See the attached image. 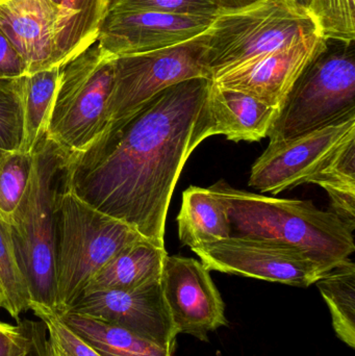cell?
I'll list each match as a JSON object with an SVG mask.
<instances>
[{
  "mask_svg": "<svg viewBox=\"0 0 355 356\" xmlns=\"http://www.w3.org/2000/svg\"><path fill=\"white\" fill-rule=\"evenodd\" d=\"M212 81L171 86L112 123L85 152L66 154L63 188L165 247L167 213L183 166L214 136Z\"/></svg>",
  "mask_w": 355,
  "mask_h": 356,
  "instance_id": "1",
  "label": "cell"
},
{
  "mask_svg": "<svg viewBox=\"0 0 355 356\" xmlns=\"http://www.w3.org/2000/svg\"><path fill=\"white\" fill-rule=\"evenodd\" d=\"M208 188L226 207L231 236L296 247L327 272L354 252V230L333 211L319 209L311 201L246 192L223 180Z\"/></svg>",
  "mask_w": 355,
  "mask_h": 356,
  "instance_id": "2",
  "label": "cell"
},
{
  "mask_svg": "<svg viewBox=\"0 0 355 356\" xmlns=\"http://www.w3.org/2000/svg\"><path fill=\"white\" fill-rule=\"evenodd\" d=\"M33 154L26 190L10 222L15 255L33 307L58 311L56 207L66 154L43 138Z\"/></svg>",
  "mask_w": 355,
  "mask_h": 356,
  "instance_id": "3",
  "label": "cell"
},
{
  "mask_svg": "<svg viewBox=\"0 0 355 356\" xmlns=\"http://www.w3.org/2000/svg\"><path fill=\"white\" fill-rule=\"evenodd\" d=\"M56 314L62 315L108 261L145 238L64 188L56 201Z\"/></svg>",
  "mask_w": 355,
  "mask_h": 356,
  "instance_id": "4",
  "label": "cell"
},
{
  "mask_svg": "<svg viewBox=\"0 0 355 356\" xmlns=\"http://www.w3.org/2000/svg\"><path fill=\"white\" fill-rule=\"evenodd\" d=\"M355 117L354 41L325 39L288 94L268 134L293 139Z\"/></svg>",
  "mask_w": 355,
  "mask_h": 356,
  "instance_id": "5",
  "label": "cell"
},
{
  "mask_svg": "<svg viewBox=\"0 0 355 356\" xmlns=\"http://www.w3.org/2000/svg\"><path fill=\"white\" fill-rule=\"evenodd\" d=\"M114 60L96 41L60 67L46 138L67 156L87 150L110 127Z\"/></svg>",
  "mask_w": 355,
  "mask_h": 356,
  "instance_id": "6",
  "label": "cell"
},
{
  "mask_svg": "<svg viewBox=\"0 0 355 356\" xmlns=\"http://www.w3.org/2000/svg\"><path fill=\"white\" fill-rule=\"evenodd\" d=\"M206 33V60L214 81L319 31L304 10L286 0H263L219 15Z\"/></svg>",
  "mask_w": 355,
  "mask_h": 356,
  "instance_id": "7",
  "label": "cell"
},
{
  "mask_svg": "<svg viewBox=\"0 0 355 356\" xmlns=\"http://www.w3.org/2000/svg\"><path fill=\"white\" fill-rule=\"evenodd\" d=\"M206 31L179 45L115 58L110 125L171 86L193 79H212L206 60Z\"/></svg>",
  "mask_w": 355,
  "mask_h": 356,
  "instance_id": "8",
  "label": "cell"
},
{
  "mask_svg": "<svg viewBox=\"0 0 355 356\" xmlns=\"http://www.w3.org/2000/svg\"><path fill=\"white\" fill-rule=\"evenodd\" d=\"M208 271L308 288L327 272L296 247L251 236L229 238L192 248Z\"/></svg>",
  "mask_w": 355,
  "mask_h": 356,
  "instance_id": "9",
  "label": "cell"
},
{
  "mask_svg": "<svg viewBox=\"0 0 355 356\" xmlns=\"http://www.w3.org/2000/svg\"><path fill=\"white\" fill-rule=\"evenodd\" d=\"M352 135L355 117L293 139L270 142L252 166L248 184L262 193L276 195L306 184Z\"/></svg>",
  "mask_w": 355,
  "mask_h": 356,
  "instance_id": "10",
  "label": "cell"
},
{
  "mask_svg": "<svg viewBox=\"0 0 355 356\" xmlns=\"http://www.w3.org/2000/svg\"><path fill=\"white\" fill-rule=\"evenodd\" d=\"M66 313L119 326L166 348L175 347L176 330L160 280L133 290L98 291L81 295Z\"/></svg>",
  "mask_w": 355,
  "mask_h": 356,
  "instance_id": "11",
  "label": "cell"
},
{
  "mask_svg": "<svg viewBox=\"0 0 355 356\" xmlns=\"http://www.w3.org/2000/svg\"><path fill=\"white\" fill-rule=\"evenodd\" d=\"M160 284L177 334L206 342L210 332L227 325L222 297L201 261L167 255Z\"/></svg>",
  "mask_w": 355,
  "mask_h": 356,
  "instance_id": "12",
  "label": "cell"
},
{
  "mask_svg": "<svg viewBox=\"0 0 355 356\" xmlns=\"http://www.w3.org/2000/svg\"><path fill=\"white\" fill-rule=\"evenodd\" d=\"M214 19L141 10H108L97 43L113 58L164 49L206 33Z\"/></svg>",
  "mask_w": 355,
  "mask_h": 356,
  "instance_id": "13",
  "label": "cell"
},
{
  "mask_svg": "<svg viewBox=\"0 0 355 356\" xmlns=\"http://www.w3.org/2000/svg\"><path fill=\"white\" fill-rule=\"evenodd\" d=\"M324 40L319 33L308 35L213 81L221 87L249 94L279 111L306 65L322 47Z\"/></svg>",
  "mask_w": 355,
  "mask_h": 356,
  "instance_id": "14",
  "label": "cell"
},
{
  "mask_svg": "<svg viewBox=\"0 0 355 356\" xmlns=\"http://www.w3.org/2000/svg\"><path fill=\"white\" fill-rule=\"evenodd\" d=\"M60 6L51 0H0V31L28 73L53 68L54 38Z\"/></svg>",
  "mask_w": 355,
  "mask_h": 356,
  "instance_id": "15",
  "label": "cell"
},
{
  "mask_svg": "<svg viewBox=\"0 0 355 356\" xmlns=\"http://www.w3.org/2000/svg\"><path fill=\"white\" fill-rule=\"evenodd\" d=\"M208 108L214 136L233 142H256L268 137L279 111L237 90L212 81Z\"/></svg>",
  "mask_w": 355,
  "mask_h": 356,
  "instance_id": "16",
  "label": "cell"
},
{
  "mask_svg": "<svg viewBox=\"0 0 355 356\" xmlns=\"http://www.w3.org/2000/svg\"><path fill=\"white\" fill-rule=\"evenodd\" d=\"M165 247L143 238L129 245L108 261L85 286L81 295L98 291L133 290L158 282L167 257Z\"/></svg>",
  "mask_w": 355,
  "mask_h": 356,
  "instance_id": "17",
  "label": "cell"
},
{
  "mask_svg": "<svg viewBox=\"0 0 355 356\" xmlns=\"http://www.w3.org/2000/svg\"><path fill=\"white\" fill-rule=\"evenodd\" d=\"M110 0H63L54 38L53 67L69 60L97 41Z\"/></svg>",
  "mask_w": 355,
  "mask_h": 356,
  "instance_id": "18",
  "label": "cell"
},
{
  "mask_svg": "<svg viewBox=\"0 0 355 356\" xmlns=\"http://www.w3.org/2000/svg\"><path fill=\"white\" fill-rule=\"evenodd\" d=\"M176 221L179 240L191 249L231 236L226 207L210 188H187Z\"/></svg>",
  "mask_w": 355,
  "mask_h": 356,
  "instance_id": "19",
  "label": "cell"
},
{
  "mask_svg": "<svg viewBox=\"0 0 355 356\" xmlns=\"http://www.w3.org/2000/svg\"><path fill=\"white\" fill-rule=\"evenodd\" d=\"M58 316L101 356H173L174 349L160 346L119 326L77 314Z\"/></svg>",
  "mask_w": 355,
  "mask_h": 356,
  "instance_id": "20",
  "label": "cell"
},
{
  "mask_svg": "<svg viewBox=\"0 0 355 356\" xmlns=\"http://www.w3.org/2000/svg\"><path fill=\"white\" fill-rule=\"evenodd\" d=\"M306 184H318L331 199V211L355 228V135L350 136Z\"/></svg>",
  "mask_w": 355,
  "mask_h": 356,
  "instance_id": "21",
  "label": "cell"
},
{
  "mask_svg": "<svg viewBox=\"0 0 355 356\" xmlns=\"http://www.w3.org/2000/svg\"><path fill=\"white\" fill-rule=\"evenodd\" d=\"M60 71V67H53L21 76L24 136L20 152L31 154L46 136Z\"/></svg>",
  "mask_w": 355,
  "mask_h": 356,
  "instance_id": "22",
  "label": "cell"
},
{
  "mask_svg": "<svg viewBox=\"0 0 355 356\" xmlns=\"http://www.w3.org/2000/svg\"><path fill=\"white\" fill-rule=\"evenodd\" d=\"M333 318L340 340L355 348V265L350 259L340 264L316 282Z\"/></svg>",
  "mask_w": 355,
  "mask_h": 356,
  "instance_id": "23",
  "label": "cell"
},
{
  "mask_svg": "<svg viewBox=\"0 0 355 356\" xmlns=\"http://www.w3.org/2000/svg\"><path fill=\"white\" fill-rule=\"evenodd\" d=\"M0 292L2 307L16 321L29 309V297L15 255L10 224L0 216Z\"/></svg>",
  "mask_w": 355,
  "mask_h": 356,
  "instance_id": "24",
  "label": "cell"
},
{
  "mask_svg": "<svg viewBox=\"0 0 355 356\" xmlns=\"http://www.w3.org/2000/svg\"><path fill=\"white\" fill-rule=\"evenodd\" d=\"M21 77L0 79V149L20 152L24 136Z\"/></svg>",
  "mask_w": 355,
  "mask_h": 356,
  "instance_id": "25",
  "label": "cell"
},
{
  "mask_svg": "<svg viewBox=\"0 0 355 356\" xmlns=\"http://www.w3.org/2000/svg\"><path fill=\"white\" fill-rule=\"evenodd\" d=\"M308 15L325 39L355 41V0H311Z\"/></svg>",
  "mask_w": 355,
  "mask_h": 356,
  "instance_id": "26",
  "label": "cell"
},
{
  "mask_svg": "<svg viewBox=\"0 0 355 356\" xmlns=\"http://www.w3.org/2000/svg\"><path fill=\"white\" fill-rule=\"evenodd\" d=\"M33 154L10 152L0 169V216L10 224L31 177Z\"/></svg>",
  "mask_w": 355,
  "mask_h": 356,
  "instance_id": "27",
  "label": "cell"
},
{
  "mask_svg": "<svg viewBox=\"0 0 355 356\" xmlns=\"http://www.w3.org/2000/svg\"><path fill=\"white\" fill-rule=\"evenodd\" d=\"M31 311L45 324L47 356H101L68 327L58 314L40 307H33Z\"/></svg>",
  "mask_w": 355,
  "mask_h": 356,
  "instance_id": "28",
  "label": "cell"
},
{
  "mask_svg": "<svg viewBox=\"0 0 355 356\" xmlns=\"http://www.w3.org/2000/svg\"><path fill=\"white\" fill-rule=\"evenodd\" d=\"M108 10H141L177 16L215 19L220 15L214 0H110Z\"/></svg>",
  "mask_w": 355,
  "mask_h": 356,
  "instance_id": "29",
  "label": "cell"
},
{
  "mask_svg": "<svg viewBox=\"0 0 355 356\" xmlns=\"http://www.w3.org/2000/svg\"><path fill=\"white\" fill-rule=\"evenodd\" d=\"M28 344L26 320H20L18 325L0 322V356H23Z\"/></svg>",
  "mask_w": 355,
  "mask_h": 356,
  "instance_id": "30",
  "label": "cell"
},
{
  "mask_svg": "<svg viewBox=\"0 0 355 356\" xmlns=\"http://www.w3.org/2000/svg\"><path fill=\"white\" fill-rule=\"evenodd\" d=\"M28 73L20 54L0 31V79H14Z\"/></svg>",
  "mask_w": 355,
  "mask_h": 356,
  "instance_id": "31",
  "label": "cell"
},
{
  "mask_svg": "<svg viewBox=\"0 0 355 356\" xmlns=\"http://www.w3.org/2000/svg\"><path fill=\"white\" fill-rule=\"evenodd\" d=\"M29 332L28 348L23 356H47L46 342H47V330L43 322H35L26 320Z\"/></svg>",
  "mask_w": 355,
  "mask_h": 356,
  "instance_id": "32",
  "label": "cell"
},
{
  "mask_svg": "<svg viewBox=\"0 0 355 356\" xmlns=\"http://www.w3.org/2000/svg\"><path fill=\"white\" fill-rule=\"evenodd\" d=\"M214 1L216 2L220 14H225V13H233L244 10V8H249L263 0H214Z\"/></svg>",
  "mask_w": 355,
  "mask_h": 356,
  "instance_id": "33",
  "label": "cell"
},
{
  "mask_svg": "<svg viewBox=\"0 0 355 356\" xmlns=\"http://www.w3.org/2000/svg\"><path fill=\"white\" fill-rule=\"evenodd\" d=\"M286 1L289 2L292 6L299 8V10H304V12H306L308 14V8H310L311 0H286Z\"/></svg>",
  "mask_w": 355,
  "mask_h": 356,
  "instance_id": "34",
  "label": "cell"
},
{
  "mask_svg": "<svg viewBox=\"0 0 355 356\" xmlns=\"http://www.w3.org/2000/svg\"><path fill=\"white\" fill-rule=\"evenodd\" d=\"M8 154L10 152H3V150L0 149V169H1L2 164H3L4 160H6Z\"/></svg>",
  "mask_w": 355,
  "mask_h": 356,
  "instance_id": "35",
  "label": "cell"
},
{
  "mask_svg": "<svg viewBox=\"0 0 355 356\" xmlns=\"http://www.w3.org/2000/svg\"><path fill=\"white\" fill-rule=\"evenodd\" d=\"M53 3L58 4V6H60V3H62L63 0H51Z\"/></svg>",
  "mask_w": 355,
  "mask_h": 356,
  "instance_id": "36",
  "label": "cell"
},
{
  "mask_svg": "<svg viewBox=\"0 0 355 356\" xmlns=\"http://www.w3.org/2000/svg\"><path fill=\"white\" fill-rule=\"evenodd\" d=\"M2 307V295L1 292H0V307Z\"/></svg>",
  "mask_w": 355,
  "mask_h": 356,
  "instance_id": "37",
  "label": "cell"
},
{
  "mask_svg": "<svg viewBox=\"0 0 355 356\" xmlns=\"http://www.w3.org/2000/svg\"></svg>",
  "mask_w": 355,
  "mask_h": 356,
  "instance_id": "38",
  "label": "cell"
}]
</instances>
